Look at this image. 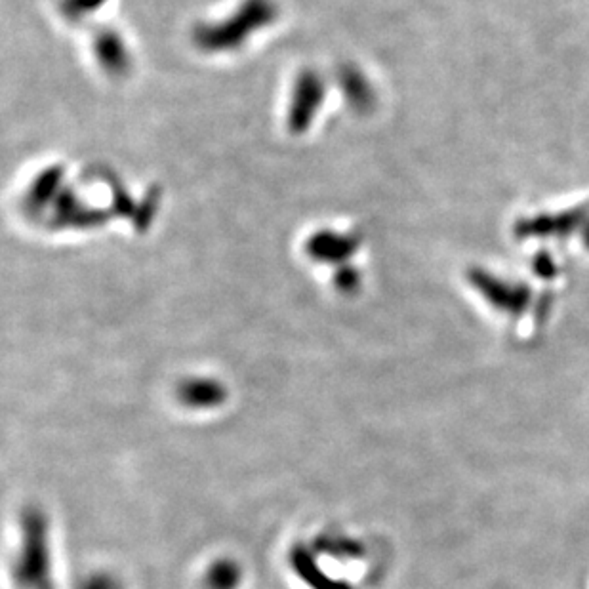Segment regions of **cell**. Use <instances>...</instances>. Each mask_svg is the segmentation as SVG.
I'll use <instances>...</instances> for the list:
<instances>
[{
  "instance_id": "6da1fadb",
  "label": "cell",
  "mask_w": 589,
  "mask_h": 589,
  "mask_svg": "<svg viewBox=\"0 0 589 589\" xmlns=\"http://www.w3.org/2000/svg\"><path fill=\"white\" fill-rule=\"evenodd\" d=\"M12 578L20 589H54L48 521L39 509H27L21 519L20 551Z\"/></svg>"
},
{
  "instance_id": "3957f363",
  "label": "cell",
  "mask_w": 589,
  "mask_h": 589,
  "mask_svg": "<svg viewBox=\"0 0 589 589\" xmlns=\"http://www.w3.org/2000/svg\"><path fill=\"white\" fill-rule=\"evenodd\" d=\"M239 582V569L233 563H220L208 574L210 589H233Z\"/></svg>"
},
{
  "instance_id": "7a4b0ae2",
  "label": "cell",
  "mask_w": 589,
  "mask_h": 589,
  "mask_svg": "<svg viewBox=\"0 0 589 589\" xmlns=\"http://www.w3.org/2000/svg\"><path fill=\"white\" fill-rule=\"evenodd\" d=\"M224 389L216 382H187L180 387V401L193 408L218 407L224 403Z\"/></svg>"
},
{
  "instance_id": "277c9868",
  "label": "cell",
  "mask_w": 589,
  "mask_h": 589,
  "mask_svg": "<svg viewBox=\"0 0 589 589\" xmlns=\"http://www.w3.org/2000/svg\"><path fill=\"white\" fill-rule=\"evenodd\" d=\"M79 589H119V584H117V580L111 578V576L98 574V576L88 578Z\"/></svg>"
}]
</instances>
